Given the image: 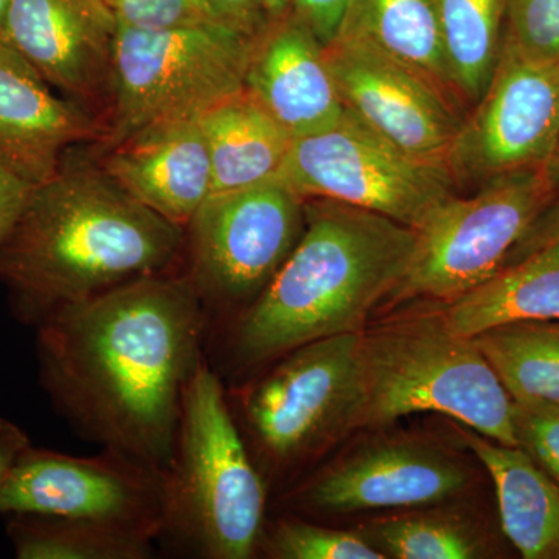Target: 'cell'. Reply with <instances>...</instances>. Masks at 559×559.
I'll list each match as a JSON object with an SVG mask.
<instances>
[{
    "label": "cell",
    "instance_id": "1",
    "mask_svg": "<svg viewBox=\"0 0 559 559\" xmlns=\"http://www.w3.org/2000/svg\"><path fill=\"white\" fill-rule=\"evenodd\" d=\"M39 382L81 437L165 469L209 320L183 272L135 280L36 326Z\"/></svg>",
    "mask_w": 559,
    "mask_h": 559
},
{
    "label": "cell",
    "instance_id": "2",
    "mask_svg": "<svg viewBox=\"0 0 559 559\" xmlns=\"http://www.w3.org/2000/svg\"><path fill=\"white\" fill-rule=\"evenodd\" d=\"M186 229L69 154L33 187L0 241V283L14 318L36 329L53 312L135 280L180 270Z\"/></svg>",
    "mask_w": 559,
    "mask_h": 559
},
{
    "label": "cell",
    "instance_id": "3",
    "mask_svg": "<svg viewBox=\"0 0 559 559\" xmlns=\"http://www.w3.org/2000/svg\"><path fill=\"white\" fill-rule=\"evenodd\" d=\"M417 230L342 202L305 201L299 242L259 299L210 334L237 369H255L290 349L360 333L409 264Z\"/></svg>",
    "mask_w": 559,
    "mask_h": 559
},
{
    "label": "cell",
    "instance_id": "4",
    "mask_svg": "<svg viewBox=\"0 0 559 559\" xmlns=\"http://www.w3.org/2000/svg\"><path fill=\"white\" fill-rule=\"evenodd\" d=\"M266 498V480L234 417L223 378L205 359L183 396L165 468L159 543L193 558H252Z\"/></svg>",
    "mask_w": 559,
    "mask_h": 559
},
{
    "label": "cell",
    "instance_id": "5",
    "mask_svg": "<svg viewBox=\"0 0 559 559\" xmlns=\"http://www.w3.org/2000/svg\"><path fill=\"white\" fill-rule=\"evenodd\" d=\"M356 426L439 412L506 447L520 448L514 403L476 342L443 314L412 316L360 331Z\"/></svg>",
    "mask_w": 559,
    "mask_h": 559
},
{
    "label": "cell",
    "instance_id": "6",
    "mask_svg": "<svg viewBox=\"0 0 559 559\" xmlns=\"http://www.w3.org/2000/svg\"><path fill=\"white\" fill-rule=\"evenodd\" d=\"M257 40L221 22L139 31L117 24L103 150L151 124L200 119L245 87Z\"/></svg>",
    "mask_w": 559,
    "mask_h": 559
},
{
    "label": "cell",
    "instance_id": "7",
    "mask_svg": "<svg viewBox=\"0 0 559 559\" xmlns=\"http://www.w3.org/2000/svg\"><path fill=\"white\" fill-rule=\"evenodd\" d=\"M305 201L280 178L212 194L186 227L183 272L209 320V336L253 304L296 248Z\"/></svg>",
    "mask_w": 559,
    "mask_h": 559
},
{
    "label": "cell",
    "instance_id": "8",
    "mask_svg": "<svg viewBox=\"0 0 559 559\" xmlns=\"http://www.w3.org/2000/svg\"><path fill=\"white\" fill-rule=\"evenodd\" d=\"M559 197L549 168H527L479 183L473 197H454L417 230L409 264L390 305L448 301L506 267L535 219Z\"/></svg>",
    "mask_w": 559,
    "mask_h": 559
},
{
    "label": "cell",
    "instance_id": "9",
    "mask_svg": "<svg viewBox=\"0 0 559 559\" xmlns=\"http://www.w3.org/2000/svg\"><path fill=\"white\" fill-rule=\"evenodd\" d=\"M360 333L308 342L227 395L260 454L289 468L353 428L360 400ZM271 364V362H270Z\"/></svg>",
    "mask_w": 559,
    "mask_h": 559
},
{
    "label": "cell",
    "instance_id": "10",
    "mask_svg": "<svg viewBox=\"0 0 559 559\" xmlns=\"http://www.w3.org/2000/svg\"><path fill=\"white\" fill-rule=\"evenodd\" d=\"M277 178L304 200L342 202L414 230L462 187L454 173L411 156L349 110L333 127L294 139Z\"/></svg>",
    "mask_w": 559,
    "mask_h": 559
},
{
    "label": "cell",
    "instance_id": "11",
    "mask_svg": "<svg viewBox=\"0 0 559 559\" xmlns=\"http://www.w3.org/2000/svg\"><path fill=\"white\" fill-rule=\"evenodd\" d=\"M165 469L102 448L76 457L28 443L0 491V514H49L127 525L159 540Z\"/></svg>",
    "mask_w": 559,
    "mask_h": 559
},
{
    "label": "cell",
    "instance_id": "12",
    "mask_svg": "<svg viewBox=\"0 0 559 559\" xmlns=\"http://www.w3.org/2000/svg\"><path fill=\"white\" fill-rule=\"evenodd\" d=\"M559 140V64L503 36L487 90L466 114L452 170L459 182L547 167Z\"/></svg>",
    "mask_w": 559,
    "mask_h": 559
},
{
    "label": "cell",
    "instance_id": "13",
    "mask_svg": "<svg viewBox=\"0 0 559 559\" xmlns=\"http://www.w3.org/2000/svg\"><path fill=\"white\" fill-rule=\"evenodd\" d=\"M323 50L345 109L411 156L454 173L466 110L358 36L340 33Z\"/></svg>",
    "mask_w": 559,
    "mask_h": 559
},
{
    "label": "cell",
    "instance_id": "14",
    "mask_svg": "<svg viewBox=\"0 0 559 559\" xmlns=\"http://www.w3.org/2000/svg\"><path fill=\"white\" fill-rule=\"evenodd\" d=\"M117 21L100 0H9L0 39L51 87L103 120L112 92Z\"/></svg>",
    "mask_w": 559,
    "mask_h": 559
},
{
    "label": "cell",
    "instance_id": "15",
    "mask_svg": "<svg viewBox=\"0 0 559 559\" xmlns=\"http://www.w3.org/2000/svg\"><path fill=\"white\" fill-rule=\"evenodd\" d=\"M105 124L60 97L31 62L0 39V168L35 187L53 178L73 146L102 142Z\"/></svg>",
    "mask_w": 559,
    "mask_h": 559
},
{
    "label": "cell",
    "instance_id": "16",
    "mask_svg": "<svg viewBox=\"0 0 559 559\" xmlns=\"http://www.w3.org/2000/svg\"><path fill=\"white\" fill-rule=\"evenodd\" d=\"M457 463L414 444H381L307 481L296 499L307 509L347 511L429 506L465 487Z\"/></svg>",
    "mask_w": 559,
    "mask_h": 559
},
{
    "label": "cell",
    "instance_id": "17",
    "mask_svg": "<svg viewBox=\"0 0 559 559\" xmlns=\"http://www.w3.org/2000/svg\"><path fill=\"white\" fill-rule=\"evenodd\" d=\"M103 151L98 167L110 179L183 229L212 197V160L200 119L151 124Z\"/></svg>",
    "mask_w": 559,
    "mask_h": 559
},
{
    "label": "cell",
    "instance_id": "18",
    "mask_svg": "<svg viewBox=\"0 0 559 559\" xmlns=\"http://www.w3.org/2000/svg\"><path fill=\"white\" fill-rule=\"evenodd\" d=\"M245 90L294 139L316 134L344 117L345 106L318 36L294 11L257 39Z\"/></svg>",
    "mask_w": 559,
    "mask_h": 559
},
{
    "label": "cell",
    "instance_id": "19",
    "mask_svg": "<svg viewBox=\"0 0 559 559\" xmlns=\"http://www.w3.org/2000/svg\"><path fill=\"white\" fill-rule=\"evenodd\" d=\"M462 433L495 484L507 538L525 559H559V481L522 448Z\"/></svg>",
    "mask_w": 559,
    "mask_h": 559
},
{
    "label": "cell",
    "instance_id": "20",
    "mask_svg": "<svg viewBox=\"0 0 559 559\" xmlns=\"http://www.w3.org/2000/svg\"><path fill=\"white\" fill-rule=\"evenodd\" d=\"M200 123L212 160V194L277 178L293 145V135L245 87L205 110Z\"/></svg>",
    "mask_w": 559,
    "mask_h": 559
},
{
    "label": "cell",
    "instance_id": "21",
    "mask_svg": "<svg viewBox=\"0 0 559 559\" xmlns=\"http://www.w3.org/2000/svg\"><path fill=\"white\" fill-rule=\"evenodd\" d=\"M441 314L454 333L469 340L507 323L559 320V241L448 301Z\"/></svg>",
    "mask_w": 559,
    "mask_h": 559
},
{
    "label": "cell",
    "instance_id": "22",
    "mask_svg": "<svg viewBox=\"0 0 559 559\" xmlns=\"http://www.w3.org/2000/svg\"><path fill=\"white\" fill-rule=\"evenodd\" d=\"M340 33L373 44L468 112L448 64L439 0H349Z\"/></svg>",
    "mask_w": 559,
    "mask_h": 559
},
{
    "label": "cell",
    "instance_id": "23",
    "mask_svg": "<svg viewBox=\"0 0 559 559\" xmlns=\"http://www.w3.org/2000/svg\"><path fill=\"white\" fill-rule=\"evenodd\" d=\"M5 530L20 559H150L159 543L145 530L49 514H9Z\"/></svg>",
    "mask_w": 559,
    "mask_h": 559
},
{
    "label": "cell",
    "instance_id": "24",
    "mask_svg": "<svg viewBox=\"0 0 559 559\" xmlns=\"http://www.w3.org/2000/svg\"><path fill=\"white\" fill-rule=\"evenodd\" d=\"M473 341L514 404L559 406V320L507 323Z\"/></svg>",
    "mask_w": 559,
    "mask_h": 559
},
{
    "label": "cell",
    "instance_id": "25",
    "mask_svg": "<svg viewBox=\"0 0 559 559\" xmlns=\"http://www.w3.org/2000/svg\"><path fill=\"white\" fill-rule=\"evenodd\" d=\"M452 80L468 110L480 100L506 36V0H439Z\"/></svg>",
    "mask_w": 559,
    "mask_h": 559
},
{
    "label": "cell",
    "instance_id": "26",
    "mask_svg": "<svg viewBox=\"0 0 559 559\" xmlns=\"http://www.w3.org/2000/svg\"><path fill=\"white\" fill-rule=\"evenodd\" d=\"M378 536L390 557L399 559H468L479 554V543L465 528L437 518L385 521Z\"/></svg>",
    "mask_w": 559,
    "mask_h": 559
},
{
    "label": "cell",
    "instance_id": "27",
    "mask_svg": "<svg viewBox=\"0 0 559 559\" xmlns=\"http://www.w3.org/2000/svg\"><path fill=\"white\" fill-rule=\"evenodd\" d=\"M267 554L280 559H384L355 533L322 527L310 521L280 520L264 540Z\"/></svg>",
    "mask_w": 559,
    "mask_h": 559
},
{
    "label": "cell",
    "instance_id": "28",
    "mask_svg": "<svg viewBox=\"0 0 559 559\" xmlns=\"http://www.w3.org/2000/svg\"><path fill=\"white\" fill-rule=\"evenodd\" d=\"M506 36L532 57L559 64V0H506Z\"/></svg>",
    "mask_w": 559,
    "mask_h": 559
},
{
    "label": "cell",
    "instance_id": "29",
    "mask_svg": "<svg viewBox=\"0 0 559 559\" xmlns=\"http://www.w3.org/2000/svg\"><path fill=\"white\" fill-rule=\"evenodd\" d=\"M110 10L117 24L139 31H171L218 22L205 0H110Z\"/></svg>",
    "mask_w": 559,
    "mask_h": 559
},
{
    "label": "cell",
    "instance_id": "30",
    "mask_svg": "<svg viewBox=\"0 0 559 559\" xmlns=\"http://www.w3.org/2000/svg\"><path fill=\"white\" fill-rule=\"evenodd\" d=\"M514 428L520 448L559 481V406L514 404Z\"/></svg>",
    "mask_w": 559,
    "mask_h": 559
},
{
    "label": "cell",
    "instance_id": "31",
    "mask_svg": "<svg viewBox=\"0 0 559 559\" xmlns=\"http://www.w3.org/2000/svg\"><path fill=\"white\" fill-rule=\"evenodd\" d=\"M205 3L216 21L250 39H260L270 28V16L261 0H205Z\"/></svg>",
    "mask_w": 559,
    "mask_h": 559
},
{
    "label": "cell",
    "instance_id": "32",
    "mask_svg": "<svg viewBox=\"0 0 559 559\" xmlns=\"http://www.w3.org/2000/svg\"><path fill=\"white\" fill-rule=\"evenodd\" d=\"M349 0H293V11L323 46L336 38Z\"/></svg>",
    "mask_w": 559,
    "mask_h": 559
},
{
    "label": "cell",
    "instance_id": "33",
    "mask_svg": "<svg viewBox=\"0 0 559 559\" xmlns=\"http://www.w3.org/2000/svg\"><path fill=\"white\" fill-rule=\"evenodd\" d=\"M559 241V197L535 219L527 234L511 252L506 267L524 260L536 250Z\"/></svg>",
    "mask_w": 559,
    "mask_h": 559
},
{
    "label": "cell",
    "instance_id": "34",
    "mask_svg": "<svg viewBox=\"0 0 559 559\" xmlns=\"http://www.w3.org/2000/svg\"><path fill=\"white\" fill-rule=\"evenodd\" d=\"M33 186L0 168V241L20 215Z\"/></svg>",
    "mask_w": 559,
    "mask_h": 559
},
{
    "label": "cell",
    "instance_id": "35",
    "mask_svg": "<svg viewBox=\"0 0 559 559\" xmlns=\"http://www.w3.org/2000/svg\"><path fill=\"white\" fill-rule=\"evenodd\" d=\"M32 443L25 430L10 419H0V491L20 452Z\"/></svg>",
    "mask_w": 559,
    "mask_h": 559
},
{
    "label": "cell",
    "instance_id": "36",
    "mask_svg": "<svg viewBox=\"0 0 559 559\" xmlns=\"http://www.w3.org/2000/svg\"><path fill=\"white\" fill-rule=\"evenodd\" d=\"M270 21H278L293 11V0H261Z\"/></svg>",
    "mask_w": 559,
    "mask_h": 559
},
{
    "label": "cell",
    "instance_id": "37",
    "mask_svg": "<svg viewBox=\"0 0 559 559\" xmlns=\"http://www.w3.org/2000/svg\"><path fill=\"white\" fill-rule=\"evenodd\" d=\"M547 168H549L551 178H554L555 182H557V186L559 187V140L557 148H555L554 156H551Z\"/></svg>",
    "mask_w": 559,
    "mask_h": 559
},
{
    "label": "cell",
    "instance_id": "38",
    "mask_svg": "<svg viewBox=\"0 0 559 559\" xmlns=\"http://www.w3.org/2000/svg\"><path fill=\"white\" fill-rule=\"evenodd\" d=\"M7 5L9 0H0V28H2L3 16H5Z\"/></svg>",
    "mask_w": 559,
    "mask_h": 559
},
{
    "label": "cell",
    "instance_id": "39",
    "mask_svg": "<svg viewBox=\"0 0 559 559\" xmlns=\"http://www.w3.org/2000/svg\"><path fill=\"white\" fill-rule=\"evenodd\" d=\"M102 3H105L106 7H108V9H110V0H100ZM112 11V10H110Z\"/></svg>",
    "mask_w": 559,
    "mask_h": 559
},
{
    "label": "cell",
    "instance_id": "40",
    "mask_svg": "<svg viewBox=\"0 0 559 559\" xmlns=\"http://www.w3.org/2000/svg\"><path fill=\"white\" fill-rule=\"evenodd\" d=\"M3 417H0V419H2Z\"/></svg>",
    "mask_w": 559,
    "mask_h": 559
}]
</instances>
